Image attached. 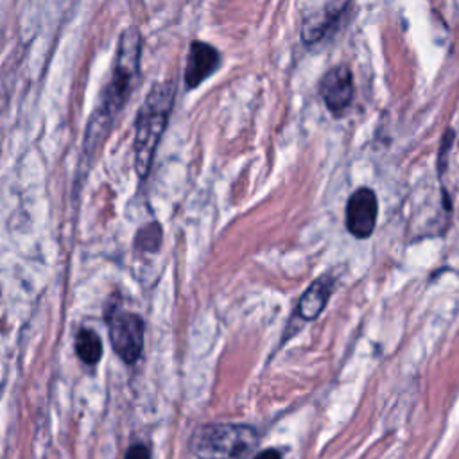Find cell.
I'll use <instances>...</instances> for the list:
<instances>
[{
    "mask_svg": "<svg viewBox=\"0 0 459 459\" xmlns=\"http://www.w3.org/2000/svg\"><path fill=\"white\" fill-rule=\"evenodd\" d=\"M106 324L115 354L126 365H135L143 350V320L133 313L111 311L106 316Z\"/></svg>",
    "mask_w": 459,
    "mask_h": 459,
    "instance_id": "cell-4",
    "label": "cell"
},
{
    "mask_svg": "<svg viewBox=\"0 0 459 459\" xmlns=\"http://www.w3.org/2000/svg\"><path fill=\"white\" fill-rule=\"evenodd\" d=\"M176 90L171 81H160L152 86L140 106L135 124V169L143 180L155 160L160 138L168 127L173 111Z\"/></svg>",
    "mask_w": 459,
    "mask_h": 459,
    "instance_id": "cell-2",
    "label": "cell"
},
{
    "mask_svg": "<svg viewBox=\"0 0 459 459\" xmlns=\"http://www.w3.org/2000/svg\"><path fill=\"white\" fill-rule=\"evenodd\" d=\"M124 459H151V454H149V448L145 445L136 443V445L129 447Z\"/></svg>",
    "mask_w": 459,
    "mask_h": 459,
    "instance_id": "cell-12",
    "label": "cell"
},
{
    "mask_svg": "<svg viewBox=\"0 0 459 459\" xmlns=\"http://www.w3.org/2000/svg\"><path fill=\"white\" fill-rule=\"evenodd\" d=\"M257 445V430L244 423H207L191 438L198 459H251Z\"/></svg>",
    "mask_w": 459,
    "mask_h": 459,
    "instance_id": "cell-3",
    "label": "cell"
},
{
    "mask_svg": "<svg viewBox=\"0 0 459 459\" xmlns=\"http://www.w3.org/2000/svg\"><path fill=\"white\" fill-rule=\"evenodd\" d=\"M320 95L332 115H345L354 99L352 70L347 65L331 69L320 81Z\"/></svg>",
    "mask_w": 459,
    "mask_h": 459,
    "instance_id": "cell-6",
    "label": "cell"
},
{
    "mask_svg": "<svg viewBox=\"0 0 459 459\" xmlns=\"http://www.w3.org/2000/svg\"><path fill=\"white\" fill-rule=\"evenodd\" d=\"M76 352L85 365H97L102 356V341L97 332L81 329L76 336Z\"/></svg>",
    "mask_w": 459,
    "mask_h": 459,
    "instance_id": "cell-10",
    "label": "cell"
},
{
    "mask_svg": "<svg viewBox=\"0 0 459 459\" xmlns=\"http://www.w3.org/2000/svg\"><path fill=\"white\" fill-rule=\"evenodd\" d=\"M140 51H142V38L138 29L136 28L126 29L119 38V47L113 61V70H111V81L108 85L106 94L102 95L99 108L92 115L86 129L85 149L88 152L95 151L97 145L104 140L115 115L124 108L138 76Z\"/></svg>",
    "mask_w": 459,
    "mask_h": 459,
    "instance_id": "cell-1",
    "label": "cell"
},
{
    "mask_svg": "<svg viewBox=\"0 0 459 459\" xmlns=\"http://www.w3.org/2000/svg\"><path fill=\"white\" fill-rule=\"evenodd\" d=\"M332 289H334V278L331 275H325L316 282H313L298 303V316L303 318L305 322L316 320L325 309V305L332 294Z\"/></svg>",
    "mask_w": 459,
    "mask_h": 459,
    "instance_id": "cell-9",
    "label": "cell"
},
{
    "mask_svg": "<svg viewBox=\"0 0 459 459\" xmlns=\"http://www.w3.org/2000/svg\"><path fill=\"white\" fill-rule=\"evenodd\" d=\"M350 3L352 0H331L322 12L305 19L301 26L303 42L315 45L329 38L341 26L345 13L350 10Z\"/></svg>",
    "mask_w": 459,
    "mask_h": 459,
    "instance_id": "cell-7",
    "label": "cell"
},
{
    "mask_svg": "<svg viewBox=\"0 0 459 459\" xmlns=\"http://www.w3.org/2000/svg\"><path fill=\"white\" fill-rule=\"evenodd\" d=\"M221 63L219 53L203 42H194L189 51L187 67H185V85L187 88L200 86L205 79H209Z\"/></svg>",
    "mask_w": 459,
    "mask_h": 459,
    "instance_id": "cell-8",
    "label": "cell"
},
{
    "mask_svg": "<svg viewBox=\"0 0 459 459\" xmlns=\"http://www.w3.org/2000/svg\"><path fill=\"white\" fill-rule=\"evenodd\" d=\"M160 244H162V228L157 223H152L143 230H140L135 241V246L140 251H157Z\"/></svg>",
    "mask_w": 459,
    "mask_h": 459,
    "instance_id": "cell-11",
    "label": "cell"
},
{
    "mask_svg": "<svg viewBox=\"0 0 459 459\" xmlns=\"http://www.w3.org/2000/svg\"><path fill=\"white\" fill-rule=\"evenodd\" d=\"M377 217H379V201L377 194L368 189L361 187L357 189L348 203H347V228L356 239H368L372 237L375 226H377Z\"/></svg>",
    "mask_w": 459,
    "mask_h": 459,
    "instance_id": "cell-5",
    "label": "cell"
},
{
    "mask_svg": "<svg viewBox=\"0 0 459 459\" xmlns=\"http://www.w3.org/2000/svg\"><path fill=\"white\" fill-rule=\"evenodd\" d=\"M253 459H282V455H280V452H278V450H275V448H267V450H264V452L257 454Z\"/></svg>",
    "mask_w": 459,
    "mask_h": 459,
    "instance_id": "cell-13",
    "label": "cell"
}]
</instances>
